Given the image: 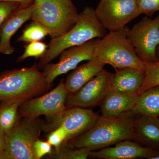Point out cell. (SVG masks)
Wrapping results in <instances>:
<instances>
[{"mask_svg": "<svg viewBox=\"0 0 159 159\" xmlns=\"http://www.w3.org/2000/svg\"><path fill=\"white\" fill-rule=\"evenodd\" d=\"M136 116L130 111L113 118L99 116L92 128L65 143L72 148H85L93 151L108 147L124 140H134Z\"/></svg>", "mask_w": 159, "mask_h": 159, "instance_id": "cell-1", "label": "cell"}, {"mask_svg": "<svg viewBox=\"0 0 159 159\" xmlns=\"http://www.w3.org/2000/svg\"><path fill=\"white\" fill-rule=\"evenodd\" d=\"M107 33L95 14V9L88 6L78 14L76 24L65 34L52 39L44 55L40 58L39 70L58 57L66 49L81 45L94 39L102 38Z\"/></svg>", "mask_w": 159, "mask_h": 159, "instance_id": "cell-2", "label": "cell"}, {"mask_svg": "<svg viewBox=\"0 0 159 159\" xmlns=\"http://www.w3.org/2000/svg\"><path fill=\"white\" fill-rule=\"evenodd\" d=\"M51 85L36 63L30 67L6 71L0 74V101H26L46 93Z\"/></svg>", "mask_w": 159, "mask_h": 159, "instance_id": "cell-3", "label": "cell"}, {"mask_svg": "<svg viewBox=\"0 0 159 159\" xmlns=\"http://www.w3.org/2000/svg\"><path fill=\"white\" fill-rule=\"evenodd\" d=\"M129 30L125 26L120 31L109 32L102 39L97 38L95 57L115 70L125 67L145 70V63L138 57L127 38Z\"/></svg>", "mask_w": 159, "mask_h": 159, "instance_id": "cell-4", "label": "cell"}, {"mask_svg": "<svg viewBox=\"0 0 159 159\" xmlns=\"http://www.w3.org/2000/svg\"><path fill=\"white\" fill-rule=\"evenodd\" d=\"M31 20L45 26L51 38L65 34L77 22L78 11L72 0H34Z\"/></svg>", "mask_w": 159, "mask_h": 159, "instance_id": "cell-5", "label": "cell"}, {"mask_svg": "<svg viewBox=\"0 0 159 159\" xmlns=\"http://www.w3.org/2000/svg\"><path fill=\"white\" fill-rule=\"evenodd\" d=\"M43 124L39 117L19 116L14 127L5 134V152L7 159H36L33 144L39 139Z\"/></svg>", "mask_w": 159, "mask_h": 159, "instance_id": "cell-6", "label": "cell"}, {"mask_svg": "<svg viewBox=\"0 0 159 159\" xmlns=\"http://www.w3.org/2000/svg\"><path fill=\"white\" fill-rule=\"evenodd\" d=\"M99 116L88 109L66 107L57 113L46 116L43 130L48 134L55 129L62 127L67 134L65 142H67L92 128Z\"/></svg>", "mask_w": 159, "mask_h": 159, "instance_id": "cell-7", "label": "cell"}, {"mask_svg": "<svg viewBox=\"0 0 159 159\" xmlns=\"http://www.w3.org/2000/svg\"><path fill=\"white\" fill-rule=\"evenodd\" d=\"M95 11L101 25L109 32L120 31L142 14L137 0H100Z\"/></svg>", "mask_w": 159, "mask_h": 159, "instance_id": "cell-8", "label": "cell"}, {"mask_svg": "<svg viewBox=\"0 0 159 159\" xmlns=\"http://www.w3.org/2000/svg\"><path fill=\"white\" fill-rule=\"evenodd\" d=\"M127 38L138 57L144 62L158 61L159 47V14L155 19L145 16L129 29Z\"/></svg>", "mask_w": 159, "mask_h": 159, "instance_id": "cell-9", "label": "cell"}, {"mask_svg": "<svg viewBox=\"0 0 159 159\" xmlns=\"http://www.w3.org/2000/svg\"><path fill=\"white\" fill-rule=\"evenodd\" d=\"M112 74L103 69L74 93L68 94L66 107L86 108L99 105L111 90Z\"/></svg>", "mask_w": 159, "mask_h": 159, "instance_id": "cell-10", "label": "cell"}, {"mask_svg": "<svg viewBox=\"0 0 159 159\" xmlns=\"http://www.w3.org/2000/svg\"><path fill=\"white\" fill-rule=\"evenodd\" d=\"M68 93L61 80L56 88L37 98L27 100L19 108V116L27 118H37L41 116H51L66 108Z\"/></svg>", "mask_w": 159, "mask_h": 159, "instance_id": "cell-11", "label": "cell"}, {"mask_svg": "<svg viewBox=\"0 0 159 159\" xmlns=\"http://www.w3.org/2000/svg\"><path fill=\"white\" fill-rule=\"evenodd\" d=\"M97 39L89 41L81 45L71 47L65 50L60 54L59 61L47 64L43 73L49 84H52L55 78L77 67L84 61L93 59Z\"/></svg>", "mask_w": 159, "mask_h": 159, "instance_id": "cell-12", "label": "cell"}, {"mask_svg": "<svg viewBox=\"0 0 159 159\" xmlns=\"http://www.w3.org/2000/svg\"><path fill=\"white\" fill-rule=\"evenodd\" d=\"M159 152L141 145L131 140L118 142L113 147H107L91 152L90 157L104 159H134L145 158L152 159L159 156Z\"/></svg>", "mask_w": 159, "mask_h": 159, "instance_id": "cell-13", "label": "cell"}, {"mask_svg": "<svg viewBox=\"0 0 159 159\" xmlns=\"http://www.w3.org/2000/svg\"><path fill=\"white\" fill-rule=\"evenodd\" d=\"M33 4L20 7L3 24L0 28V54L11 55L15 49L11 45V38L27 21L31 20Z\"/></svg>", "mask_w": 159, "mask_h": 159, "instance_id": "cell-14", "label": "cell"}, {"mask_svg": "<svg viewBox=\"0 0 159 159\" xmlns=\"http://www.w3.org/2000/svg\"><path fill=\"white\" fill-rule=\"evenodd\" d=\"M134 140L143 146L159 152V118L137 115L134 121Z\"/></svg>", "mask_w": 159, "mask_h": 159, "instance_id": "cell-15", "label": "cell"}, {"mask_svg": "<svg viewBox=\"0 0 159 159\" xmlns=\"http://www.w3.org/2000/svg\"><path fill=\"white\" fill-rule=\"evenodd\" d=\"M138 97L111 89L99 104L101 116L113 118L131 111Z\"/></svg>", "mask_w": 159, "mask_h": 159, "instance_id": "cell-16", "label": "cell"}, {"mask_svg": "<svg viewBox=\"0 0 159 159\" xmlns=\"http://www.w3.org/2000/svg\"><path fill=\"white\" fill-rule=\"evenodd\" d=\"M115 70L116 73L112 75L111 89L126 93L138 95V91L145 80V70L125 67Z\"/></svg>", "mask_w": 159, "mask_h": 159, "instance_id": "cell-17", "label": "cell"}, {"mask_svg": "<svg viewBox=\"0 0 159 159\" xmlns=\"http://www.w3.org/2000/svg\"><path fill=\"white\" fill-rule=\"evenodd\" d=\"M105 65L99 59L94 58L74 69L64 82L68 94L78 91L103 70Z\"/></svg>", "mask_w": 159, "mask_h": 159, "instance_id": "cell-18", "label": "cell"}, {"mask_svg": "<svg viewBox=\"0 0 159 159\" xmlns=\"http://www.w3.org/2000/svg\"><path fill=\"white\" fill-rule=\"evenodd\" d=\"M136 115L159 116V86L151 88L138 95L131 111Z\"/></svg>", "mask_w": 159, "mask_h": 159, "instance_id": "cell-19", "label": "cell"}, {"mask_svg": "<svg viewBox=\"0 0 159 159\" xmlns=\"http://www.w3.org/2000/svg\"><path fill=\"white\" fill-rule=\"evenodd\" d=\"M0 126L4 133L14 127L18 119L20 106L25 101L22 99H11L1 101Z\"/></svg>", "mask_w": 159, "mask_h": 159, "instance_id": "cell-20", "label": "cell"}, {"mask_svg": "<svg viewBox=\"0 0 159 159\" xmlns=\"http://www.w3.org/2000/svg\"><path fill=\"white\" fill-rule=\"evenodd\" d=\"M92 151L85 148L70 147L63 143L58 149L53 148L49 158L53 159H86L90 156Z\"/></svg>", "mask_w": 159, "mask_h": 159, "instance_id": "cell-21", "label": "cell"}, {"mask_svg": "<svg viewBox=\"0 0 159 159\" xmlns=\"http://www.w3.org/2000/svg\"><path fill=\"white\" fill-rule=\"evenodd\" d=\"M48 34V31L42 24L32 20L23 30L22 34L20 35L17 41L29 43L40 41Z\"/></svg>", "mask_w": 159, "mask_h": 159, "instance_id": "cell-22", "label": "cell"}, {"mask_svg": "<svg viewBox=\"0 0 159 159\" xmlns=\"http://www.w3.org/2000/svg\"><path fill=\"white\" fill-rule=\"evenodd\" d=\"M144 63L145 79L138 91V95L148 89L159 86V61L155 62Z\"/></svg>", "mask_w": 159, "mask_h": 159, "instance_id": "cell-23", "label": "cell"}, {"mask_svg": "<svg viewBox=\"0 0 159 159\" xmlns=\"http://www.w3.org/2000/svg\"><path fill=\"white\" fill-rule=\"evenodd\" d=\"M48 48V45L40 41L30 43L25 47L24 53L17 58V62H21L30 57L40 58L45 54Z\"/></svg>", "mask_w": 159, "mask_h": 159, "instance_id": "cell-24", "label": "cell"}, {"mask_svg": "<svg viewBox=\"0 0 159 159\" xmlns=\"http://www.w3.org/2000/svg\"><path fill=\"white\" fill-rule=\"evenodd\" d=\"M21 7L17 2L0 1V28L6 20Z\"/></svg>", "mask_w": 159, "mask_h": 159, "instance_id": "cell-25", "label": "cell"}, {"mask_svg": "<svg viewBox=\"0 0 159 159\" xmlns=\"http://www.w3.org/2000/svg\"><path fill=\"white\" fill-rule=\"evenodd\" d=\"M67 135L65 129L62 127H59L48 134L47 141L54 147V149H58L63 143L65 142Z\"/></svg>", "mask_w": 159, "mask_h": 159, "instance_id": "cell-26", "label": "cell"}, {"mask_svg": "<svg viewBox=\"0 0 159 159\" xmlns=\"http://www.w3.org/2000/svg\"><path fill=\"white\" fill-rule=\"evenodd\" d=\"M142 14L152 17L156 11H159V0H137Z\"/></svg>", "mask_w": 159, "mask_h": 159, "instance_id": "cell-27", "label": "cell"}, {"mask_svg": "<svg viewBox=\"0 0 159 159\" xmlns=\"http://www.w3.org/2000/svg\"><path fill=\"white\" fill-rule=\"evenodd\" d=\"M33 152L36 159L42 158L47 154L52 152V145L48 141H43L38 139L34 142L33 146Z\"/></svg>", "mask_w": 159, "mask_h": 159, "instance_id": "cell-28", "label": "cell"}, {"mask_svg": "<svg viewBox=\"0 0 159 159\" xmlns=\"http://www.w3.org/2000/svg\"><path fill=\"white\" fill-rule=\"evenodd\" d=\"M34 0H0V1H8V2H17L19 3L21 7H26L31 5Z\"/></svg>", "mask_w": 159, "mask_h": 159, "instance_id": "cell-29", "label": "cell"}, {"mask_svg": "<svg viewBox=\"0 0 159 159\" xmlns=\"http://www.w3.org/2000/svg\"><path fill=\"white\" fill-rule=\"evenodd\" d=\"M5 133L2 130H0V152H5Z\"/></svg>", "mask_w": 159, "mask_h": 159, "instance_id": "cell-30", "label": "cell"}, {"mask_svg": "<svg viewBox=\"0 0 159 159\" xmlns=\"http://www.w3.org/2000/svg\"><path fill=\"white\" fill-rule=\"evenodd\" d=\"M0 159H7V157L5 152H0Z\"/></svg>", "mask_w": 159, "mask_h": 159, "instance_id": "cell-31", "label": "cell"}, {"mask_svg": "<svg viewBox=\"0 0 159 159\" xmlns=\"http://www.w3.org/2000/svg\"><path fill=\"white\" fill-rule=\"evenodd\" d=\"M157 57L158 61H159V47H158L157 49Z\"/></svg>", "mask_w": 159, "mask_h": 159, "instance_id": "cell-32", "label": "cell"}, {"mask_svg": "<svg viewBox=\"0 0 159 159\" xmlns=\"http://www.w3.org/2000/svg\"><path fill=\"white\" fill-rule=\"evenodd\" d=\"M152 159H159V156L154 157Z\"/></svg>", "mask_w": 159, "mask_h": 159, "instance_id": "cell-33", "label": "cell"}, {"mask_svg": "<svg viewBox=\"0 0 159 159\" xmlns=\"http://www.w3.org/2000/svg\"><path fill=\"white\" fill-rule=\"evenodd\" d=\"M0 130H2V129H1V126H0Z\"/></svg>", "mask_w": 159, "mask_h": 159, "instance_id": "cell-34", "label": "cell"}, {"mask_svg": "<svg viewBox=\"0 0 159 159\" xmlns=\"http://www.w3.org/2000/svg\"><path fill=\"white\" fill-rule=\"evenodd\" d=\"M0 35H1V30H0Z\"/></svg>", "mask_w": 159, "mask_h": 159, "instance_id": "cell-35", "label": "cell"}, {"mask_svg": "<svg viewBox=\"0 0 159 159\" xmlns=\"http://www.w3.org/2000/svg\"></svg>", "mask_w": 159, "mask_h": 159, "instance_id": "cell-36", "label": "cell"}]
</instances>
